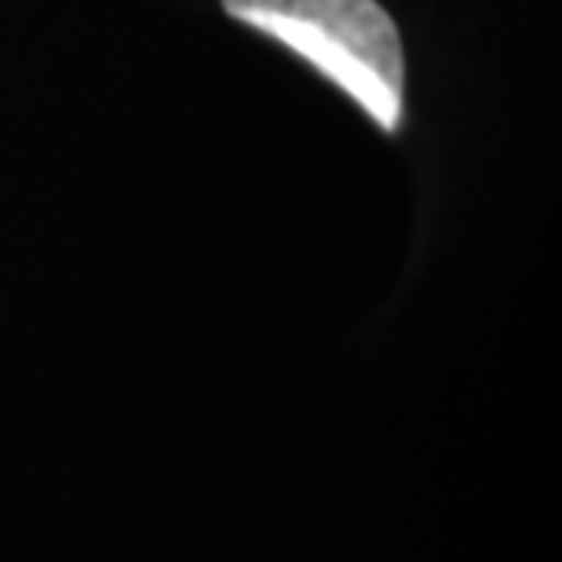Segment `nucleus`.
Wrapping results in <instances>:
<instances>
[{
  "label": "nucleus",
  "instance_id": "f257e3e1",
  "mask_svg": "<svg viewBox=\"0 0 562 562\" xmlns=\"http://www.w3.org/2000/svg\"><path fill=\"white\" fill-rule=\"evenodd\" d=\"M223 11L307 59L384 132L402 125V37L376 0H223Z\"/></svg>",
  "mask_w": 562,
  "mask_h": 562
}]
</instances>
